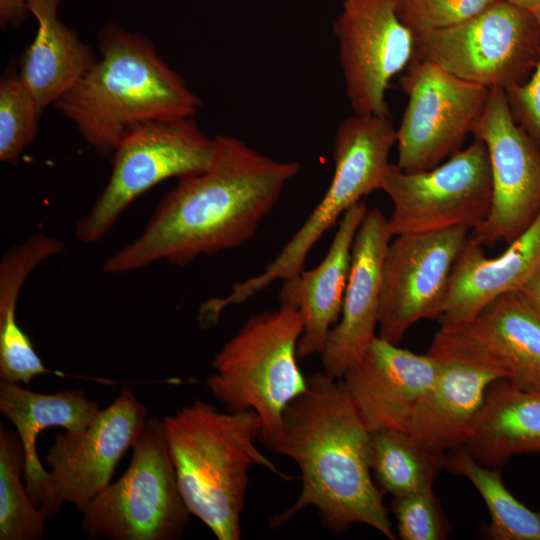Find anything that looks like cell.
Segmentation results:
<instances>
[{"label": "cell", "mask_w": 540, "mask_h": 540, "mask_svg": "<svg viewBox=\"0 0 540 540\" xmlns=\"http://www.w3.org/2000/svg\"><path fill=\"white\" fill-rule=\"evenodd\" d=\"M182 498L219 540L241 538L251 467L287 480L256 446L261 421L252 410L221 412L200 399L163 420Z\"/></svg>", "instance_id": "4"}, {"label": "cell", "mask_w": 540, "mask_h": 540, "mask_svg": "<svg viewBox=\"0 0 540 540\" xmlns=\"http://www.w3.org/2000/svg\"><path fill=\"white\" fill-rule=\"evenodd\" d=\"M304 316L291 305L249 317L215 355L207 388L226 411L252 410L266 446L279 434L287 406L307 388L297 346Z\"/></svg>", "instance_id": "5"}, {"label": "cell", "mask_w": 540, "mask_h": 540, "mask_svg": "<svg viewBox=\"0 0 540 540\" xmlns=\"http://www.w3.org/2000/svg\"><path fill=\"white\" fill-rule=\"evenodd\" d=\"M395 143L390 116L354 114L338 125L333 139L334 173L327 191L276 258L252 277L254 289L263 291L305 269L306 258L322 235L352 206L382 188Z\"/></svg>", "instance_id": "9"}, {"label": "cell", "mask_w": 540, "mask_h": 540, "mask_svg": "<svg viewBox=\"0 0 540 540\" xmlns=\"http://www.w3.org/2000/svg\"><path fill=\"white\" fill-rule=\"evenodd\" d=\"M445 461L446 454L428 449L407 432H372V474L383 494L395 497L433 488Z\"/></svg>", "instance_id": "25"}, {"label": "cell", "mask_w": 540, "mask_h": 540, "mask_svg": "<svg viewBox=\"0 0 540 540\" xmlns=\"http://www.w3.org/2000/svg\"><path fill=\"white\" fill-rule=\"evenodd\" d=\"M367 210L364 200L347 210L339 220L329 250L320 264L283 281L280 304L291 305L304 316V328L297 346L299 360L321 354L331 329L340 319L352 245Z\"/></svg>", "instance_id": "20"}, {"label": "cell", "mask_w": 540, "mask_h": 540, "mask_svg": "<svg viewBox=\"0 0 540 540\" xmlns=\"http://www.w3.org/2000/svg\"><path fill=\"white\" fill-rule=\"evenodd\" d=\"M61 0H31L37 22L32 43L22 55L19 77L42 112L94 65L93 50L58 17Z\"/></svg>", "instance_id": "23"}, {"label": "cell", "mask_w": 540, "mask_h": 540, "mask_svg": "<svg viewBox=\"0 0 540 540\" xmlns=\"http://www.w3.org/2000/svg\"><path fill=\"white\" fill-rule=\"evenodd\" d=\"M396 6L397 0H344L333 24L354 114L389 116L387 87L412 60L415 37Z\"/></svg>", "instance_id": "14"}, {"label": "cell", "mask_w": 540, "mask_h": 540, "mask_svg": "<svg viewBox=\"0 0 540 540\" xmlns=\"http://www.w3.org/2000/svg\"><path fill=\"white\" fill-rule=\"evenodd\" d=\"M98 50L100 59L53 106L100 156L139 126L198 114L201 99L142 34L109 22Z\"/></svg>", "instance_id": "3"}, {"label": "cell", "mask_w": 540, "mask_h": 540, "mask_svg": "<svg viewBox=\"0 0 540 540\" xmlns=\"http://www.w3.org/2000/svg\"><path fill=\"white\" fill-rule=\"evenodd\" d=\"M371 435L341 378L324 371L307 376L306 390L287 406L279 434L266 445L301 472L300 494L269 520L270 527L312 506L332 532L361 523L395 540L383 493L373 481Z\"/></svg>", "instance_id": "2"}, {"label": "cell", "mask_w": 540, "mask_h": 540, "mask_svg": "<svg viewBox=\"0 0 540 540\" xmlns=\"http://www.w3.org/2000/svg\"><path fill=\"white\" fill-rule=\"evenodd\" d=\"M31 0H0V28L22 24L30 12L28 5Z\"/></svg>", "instance_id": "33"}, {"label": "cell", "mask_w": 540, "mask_h": 540, "mask_svg": "<svg viewBox=\"0 0 540 540\" xmlns=\"http://www.w3.org/2000/svg\"><path fill=\"white\" fill-rule=\"evenodd\" d=\"M125 473L109 483L82 512L92 538L175 540L189 524L163 420L146 419Z\"/></svg>", "instance_id": "6"}, {"label": "cell", "mask_w": 540, "mask_h": 540, "mask_svg": "<svg viewBox=\"0 0 540 540\" xmlns=\"http://www.w3.org/2000/svg\"><path fill=\"white\" fill-rule=\"evenodd\" d=\"M539 54L535 15L496 0L460 24L415 37L411 61L430 62L461 80L505 90L527 80Z\"/></svg>", "instance_id": "8"}, {"label": "cell", "mask_w": 540, "mask_h": 540, "mask_svg": "<svg viewBox=\"0 0 540 540\" xmlns=\"http://www.w3.org/2000/svg\"><path fill=\"white\" fill-rule=\"evenodd\" d=\"M480 464L500 468L514 455L540 451V391L505 379L488 387L463 446Z\"/></svg>", "instance_id": "24"}, {"label": "cell", "mask_w": 540, "mask_h": 540, "mask_svg": "<svg viewBox=\"0 0 540 540\" xmlns=\"http://www.w3.org/2000/svg\"><path fill=\"white\" fill-rule=\"evenodd\" d=\"M471 229L399 235L382 263L379 335L398 345L416 322L441 313L452 267Z\"/></svg>", "instance_id": "15"}, {"label": "cell", "mask_w": 540, "mask_h": 540, "mask_svg": "<svg viewBox=\"0 0 540 540\" xmlns=\"http://www.w3.org/2000/svg\"><path fill=\"white\" fill-rule=\"evenodd\" d=\"M25 451L17 431L0 428V540H40L46 516L32 501L21 475Z\"/></svg>", "instance_id": "27"}, {"label": "cell", "mask_w": 540, "mask_h": 540, "mask_svg": "<svg viewBox=\"0 0 540 540\" xmlns=\"http://www.w3.org/2000/svg\"><path fill=\"white\" fill-rule=\"evenodd\" d=\"M214 153V138L195 118L146 123L127 134L115 148L111 176L91 209L76 225L83 243L101 240L122 213L160 182L203 172Z\"/></svg>", "instance_id": "7"}, {"label": "cell", "mask_w": 540, "mask_h": 540, "mask_svg": "<svg viewBox=\"0 0 540 540\" xmlns=\"http://www.w3.org/2000/svg\"><path fill=\"white\" fill-rule=\"evenodd\" d=\"M540 27V9L533 13ZM516 122L540 149V54L530 78L505 89Z\"/></svg>", "instance_id": "32"}, {"label": "cell", "mask_w": 540, "mask_h": 540, "mask_svg": "<svg viewBox=\"0 0 540 540\" xmlns=\"http://www.w3.org/2000/svg\"><path fill=\"white\" fill-rule=\"evenodd\" d=\"M393 204L388 218L393 236L474 229L488 215L492 177L484 142L478 138L443 164L407 173L390 164L382 188Z\"/></svg>", "instance_id": "10"}, {"label": "cell", "mask_w": 540, "mask_h": 540, "mask_svg": "<svg viewBox=\"0 0 540 540\" xmlns=\"http://www.w3.org/2000/svg\"><path fill=\"white\" fill-rule=\"evenodd\" d=\"M391 512L402 540H443L451 530L433 488L393 497Z\"/></svg>", "instance_id": "29"}, {"label": "cell", "mask_w": 540, "mask_h": 540, "mask_svg": "<svg viewBox=\"0 0 540 540\" xmlns=\"http://www.w3.org/2000/svg\"><path fill=\"white\" fill-rule=\"evenodd\" d=\"M540 263V213L495 258L468 238L449 276L438 321L441 326L466 322L499 296L517 291Z\"/></svg>", "instance_id": "19"}, {"label": "cell", "mask_w": 540, "mask_h": 540, "mask_svg": "<svg viewBox=\"0 0 540 540\" xmlns=\"http://www.w3.org/2000/svg\"><path fill=\"white\" fill-rule=\"evenodd\" d=\"M496 0H397V14L414 37L460 24Z\"/></svg>", "instance_id": "30"}, {"label": "cell", "mask_w": 540, "mask_h": 540, "mask_svg": "<svg viewBox=\"0 0 540 540\" xmlns=\"http://www.w3.org/2000/svg\"><path fill=\"white\" fill-rule=\"evenodd\" d=\"M472 135L487 148L492 202L469 238L488 247L499 241L510 244L540 213V149L516 122L500 87L490 88Z\"/></svg>", "instance_id": "12"}, {"label": "cell", "mask_w": 540, "mask_h": 540, "mask_svg": "<svg viewBox=\"0 0 540 540\" xmlns=\"http://www.w3.org/2000/svg\"><path fill=\"white\" fill-rule=\"evenodd\" d=\"M441 367L442 360L376 336L341 379L371 432H406L414 405Z\"/></svg>", "instance_id": "17"}, {"label": "cell", "mask_w": 540, "mask_h": 540, "mask_svg": "<svg viewBox=\"0 0 540 540\" xmlns=\"http://www.w3.org/2000/svg\"><path fill=\"white\" fill-rule=\"evenodd\" d=\"M99 410L98 404L80 389L42 394L17 383L0 381V411L15 426L25 451L26 489L46 518L56 515L62 504L56 497L50 472L39 460L37 437L42 430L53 426L70 432L81 431Z\"/></svg>", "instance_id": "21"}, {"label": "cell", "mask_w": 540, "mask_h": 540, "mask_svg": "<svg viewBox=\"0 0 540 540\" xmlns=\"http://www.w3.org/2000/svg\"><path fill=\"white\" fill-rule=\"evenodd\" d=\"M146 407L124 386L115 400L77 432L57 434L46 456L58 501L82 513L110 483L121 457L146 421Z\"/></svg>", "instance_id": "16"}, {"label": "cell", "mask_w": 540, "mask_h": 540, "mask_svg": "<svg viewBox=\"0 0 540 540\" xmlns=\"http://www.w3.org/2000/svg\"><path fill=\"white\" fill-rule=\"evenodd\" d=\"M392 237L384 213L368 209L353 241L341 316L321 353L323 371L331 377L340 379L376 337L382 263Z\"/></svg>", "instance_id": "18"}, {"label": "cell", "mask_w": 540, "mask_h": 540, "mask_svg": "<svg viewBox=\"0 0 540 540\" xmlns=\"http://www.w3.org/2000/svg\"><path fill=\"white\" fill-rule=\"evenodd\" d=\"M427 354L540 391V313L517 291L505 293L472 319L441 326Z\"/></svg>", "instance_id": "13"}, {"label": "cell", "mask_w": 540, "mask_h": 540, "mask_svg": "<svg viewBox=\"0 0 540 540\" xmlns=\"http://www.w3.org/2000/svg\"><path fill=\"white\" fill-rule=\"evenodd\" d=\"M231 135L214 137V153L201 173L180 178L166 193L143 232L102 266L108 274L145 268L161 260L177 266L201 255L237 248L255 235L300 171Z\"/></svg>", "instance_id": "1"}, {"label": "cell", "mask_w": 540, "mask_h": 540, "mask_svg": "<svg viewBox=\"0 0 540 540\" xmlns=\"http://www.w3.org/2000/svg\"><path fill=\"white\" fill-rule=\"evenodd\" d=\"M498 379L494 373L442 360L436 379L414 405L406 432L442 454L464 446L488 387Z\"/></svg>", "instance_id": "22"}, {"label": "cell", "mask_w": 540, "mask_h": 540, "mask_svg": "<svg viewBox=\"0 0 540 540\" xmlns=\"http://www.w3.org/2000/svg\"><path fill=\"white\" fill-rule=\"evenodd\" d=\"M41 116L36 102L16 73L0 81V160L17 164L38 134Z\"/></svg>", "instance_id": "28"}, {"label": "cell", "mask_w": 540, "mask_h": 540, "mask_svg": "<svg viewBox=\"0 0 540 540\" xmlns=\"http://www.w3.org/2000/svg\"><path fill=\"white\" fill-rule=\"evenodd\" d=\"M445 467L466 477L490 512L486 535L493 540H540V512L519 502L507 489L499 468L477 462L462 446L446 454Z\"/></svg>", "instance_id": "26"}, {"label": "cell", "mask_w": 540, "mask_h": 540, "mask_svg": "<svg viewBox=\"0 0 540 540\" xmlns=\"http://www.w3.org/2000/svg\"><path fill=\"white\" fill-rule=\"evenodd\" d=\"M400 84L408 103L396 130V165L407 173L427 171L461 150L490 89L424 61H411Z\"/></svg>", "instance_id": "11"}, {"label": "cell", "mask_w": 540, "mask_h": 540, "mask_svg": "<svg viewBox=\"0 0 540 540\" xmlns=\"http://www.w3.org/2000/svg\"><path fill=\"white\" fill-rule=\"evenodd\" d=\"M532 13L540 9V0H502Z\"/></svg>", "instance_id": "35"}, {"label": "cell", "mask_w": 540, "mask_h": 540, "mask_svg": "<svg viewBox=\"0 0 540 540\" xmlns=\"http://www.w3.org/2000/svg\"><path fill=\"white\" fill-rule=\"evenodd\" d=\"M51 372L18 325L16 311H0V381L28 386L34 377Z\"/></svg>", "instance_id": "31"}, {"label": "cell", "mask_w": 540, "mask_h": 540, "mask_svg": "<svg viewBox=\"0 0 540 540\" xmlns=\"http://www.w3.org/2000/svg\"><path fill=\"white\" fill-rule=\"evenodd\" d=\"M540 313V263L517 290Z\"/></svg>", "instance_id": "34"}]
</instances>
